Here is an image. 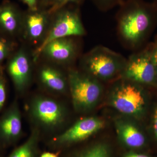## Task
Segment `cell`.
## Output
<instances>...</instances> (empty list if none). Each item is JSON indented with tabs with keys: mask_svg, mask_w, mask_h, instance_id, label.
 Masks as SVG:
<instances>
[{
	"mask_svg": "<svg viewBox=\"0 0 157 157\" xmlns=\"http://www.w3.org/2000/svg\"><path fill=\"white\" fill-rule=\"evenodd\" d=\"M123 0H93L96 7L101 11H107L119 6Z\"/></svg>",
	"mask_w": 157,
	"mask_h": 157,
	"instance_id": "cell-21",
	"label": "cell"
},
{
	"mask_svg": "<svg viewBox=\"0 0 157 157\" xmlns=\"http://www.w3.org/2000/svg\"><path fill=\"white\" fill-rule=\"evenodd\" d=\"M67 76L69 91L75 110L85 113L94 108L103 93L101 82L73 67L68 69Z\"/></svg>",
	"mask_w": 157,
	"mask_h": 157,
	"instance_id": "cell-4",
	"label": "cell"
},
{
	"mask_svg": "<svg viewBox=\"0 0 157 157\" xmlns=\"http://www.w3.org/2000/svg\"><path fill=\"white\" fill-rule=\"evenodd\" d=\"M37 71V81L43 90L51 94L63 95L69 91L67 73L61 67L43 60Z\"/></svg>",
	"mask_w": 157,
	"mask_h": 157,
	"instance_id": "cell-12",
	"label": "cell"
},
{
	"mask_svg": "<svg viewBox=\"0 0 157 157\" xmlns=\"http://www.w3.org/2000/svg\"><path fill=\"white\" fill-rule=\"evenodd\" d=\"M83 1L84 0H53L47 11L49 14L52 15L70 3L79 5L83 2Z\"/></svg>",
	"mask_w": 157,
	"mask_h": 157,
	"instance_id": "cell-20",
	"label": "cell"
},
{
	"mask_svg": "<svg viewBox=\"0 0 157 157\" xmlns=\"http://www.w3.org/2000/svg\"><path fill=\"white\" fill-rule=\"evenodd\" d=\"M153 130L155 137L157 139V108L155 111L154 117Z\"/></svg>",
	"mask_w": 157,
	"mask_h": 157,
	"instance_id": "cell-24",
	"label": "cell"
},
{
	"mask_svg": "<svg viewBox=\"0 0 157 157\" xmlns=\"http://www.w3.org/2000/svg\"><path fill=\"white\" fill-rule=\"evenodd\" d=\"M151 55L157 78V36L155 38L154 42L151 43Z\"/></svg>",
	"mask_w": 157,
	"mask_h": 157,
	"instance_id": "cell-22",
	"label": "cell"
},
{
	"mask_svg": "<svg viewBox=\"0 0 157 157\" xmlns=\"http://www.w3.org/2000/svg\"><path fill=\"white\" fill-rule=\"evenodd\" d=\"M22 116L18 102L15 100L0 114V143L9 145L22 136Z\"/></svg>",
	"mask_w": 157,
	"mask_h": 157,
	"instance_id": "cell-13",
	"label": "cell"
},
{
	"mask_svg": "<svg viewBox=\"0 0 157 157\" xmlns=\"http://www.w3.org/2000/svg\"><path fill=\"white\" fill-rule=\"evenodd\" d=\"M121 78L140 85H151L157 82L151 55V44L134 52L127 59Z\"/></svg>",
	"mask_w": 157,
	"mask_h": 157,
	"instance_id": "cell-9",
	"label": "cell"
},
{
	"mask_svg": "<svg viewBox=\"0 0 157 157\" xmlns=\"http://www.w3.org/2000/svg\"><path fill=\"white\" fill-rule=\"evenodd\" d=\"M104 126V122L101 119L93 117L83 118L55 137L52 143L59 147L80 142L92 136Z\"/></svg>",
	"mask_w": 157,
	"mask_h": 157,
	"instance_id": "cell-11",
	"label": "cell"
},
{
	"mask_svg": "<svg viewBox=\"0 0 157 157\" xmlns=\"http://www.w3.org/2000/svg\"><path fill=\"white\" fill-rule=\"evenodd\" d=\"M23 2L28 6L30 10L35 11L38 9L37 0H22Z\"/></svg>",
	"mask_w": 157,
	"mask_h": 157,
	"instance_id": "cell-23",
	"label": "cell"
},
{
	"mask_svg": "<svg viewBox=\"0 0 157 157\" xmlns=\"http://www.w3.org/2000/svg\"><path fill=\"white\" fill-rule=\"evenodd\" d=\"M28 111L35 128L45 132L57 131L63 125L67 110L62 102L48 96L38 94L31 99Z\"/></svg>",
	"mask_w": 157,
	"mask_h": 157,
	"instance_id": "cell-3",
	"label": "cell"
},
{
	"mask_svg": "<svg viewBox=\"0 0 157 157\" xmlns=\"http://www.w3.org/2000/svg\"><path fill=\"white\" fill-rule=\"evenodd\" d=\"M154 2L155 3V4H156V5L157 6V0H154Z\"/></svg>",
	"mask_w": 157,
	"mask_h": 157,
	"instance_id": "cell-28",
	"label": "cell"
},
{
	"mask_svg": "<svg viewBox=\"0 0 157 157\" xmlns=\"http://www.w3.org/2000/svg\"><path fill=\"white\" fill-rule=\"evenodd\" d=\"M120 53L103 45H98L79 58V70L100 81L120 77L127 62Z\"/></svg>",
	"mask_w": 157,
	"mask_h": 157,
	"instance_id": "cell-2",
	"label": "cell"
},
{
	"mask_svg": "<svg viewBox=\"0 0 157 157\" xmlns=\"http://www.w3.org/2000/svg\"><path fill=\"white\" fill-rule=\"evenodd\" d=\"M24 14L11 2L0 4V32L18 41L20 39Z\"/></svg>",
	"mask_w": 157,
	"mask_h": 157,
	"instance_id": "cell-14",
	"label": "cell"
},
{
	"mask_svg": "<svg viewBox=\"0 0 157 157\" xmlns=\"http://www.w3.org/2000/svg\"><path fill=\"white\" fill-rule=\"evenodd\" d=\"M36 64L33 50L26 44L19 45L6 61L4 67L5 72L9 75L18 94L25 92L30 86Z\"/></svg>",
	"mask_w": 157,
	"mask_h": 157,
	"instance_id": "cell-7",
	"label": "cell"
},
{
	"mask_svg": "<svg viewBox=\"0 0 157 157\" xmlns=\"http://www.w3.org/2000/svg\"><path fill=\"white\" fill-rule=\"evenodd\" d=\"M40 157H59L58 154L51 152H45L40 155Z\"/></svg>",
	"mask_w": 157,
	"mask_h": 157,
	"instance_id": "cell-25",
	"label": "cell"
},
{
	"mask_svg": "<svg viewBox=\"0 0 157 157\" xmlns=\"http://www.w3.org/2000/svg\"><path fill=\"white\" fill-rule=\"evenodd\" d=\"M110 104L118 112L132 117L140 115L145 106V99L140 85L120 78L113 86Z\"/></svg>",
	"mask_w": 157,
	"mask_h": 157,
	"instance_id": "cell-6",
	"label": "cell"
},
{
	"mask_svg": "<svg viewBox=\"0 0 157 157\" xmlns=\"http://www.w3.org/2000/svg\"><path fill=\"white\" fill-rule=\"evenodd\" d=\"M124 157H149L148 156L146 155L143 154H140L135 153H132L128 154L126 155Z\"/></svg>",
	"mask_w": 157,
	"mask_h": 157,
	"instance_id": "cell-26",
	"label": "cell"
},
{
	"mask_svg": "<svg viewBox=\"0 0 157 157\" xmlns=\"http://www.w3.org/2000/svg\"><path fill=\"white\" fill-rule=\"evenodd\" d=\"M86 35V30L78 9L62 8L52 14L50 27L45 39L38 48L33 51L34 61L37 63L40 52L51 41L64 37H82Z\"/></svg>",
	"mask_w": 157,
	"mask_h": 157,
	"instance_id": "cell-5",
	"label": "cell"
},
{
	"mask_svg": "<svg viewBox=\"0 0 157 157\" xmlns=\"http://www.w3.org/2000/svg\"><path fill=\"white\" fill-rule=\"evenodd\" d=\"M52 15L48 11L29 10L24 14L20 39L28 46H35L33 50L42 44L48 33Z\"/></svg>",
	"mask_w": 157,
	"mask_h": 157,
	"instance_id": "cell-10",
	"label": "cell"
},
{
	"mask_svg": "<svg viewBox=\"0 0 157 157\" xmlns=\"http://www.w3.org/2000/svg\"><path fill=\"white\" fill-rule=\"evenodd\" d=\"M40 132L33 129L28 138L14 150L9 157H36Z\"/></svg>",
	"mask_w": 157,
	"mask_h": 157,
	"instance_id": "cell-16",
	"label": "cell"
},
{
	"mask_svg": "<svg viewBox=\"0 0 157 157\" xmlns=\"http://www.w3.org/2000/svg\"><path fill=\"white\" fill-rule=\"evenodd\" d=\"M80 38L64 37L51 41L40 52L38 61L42 59L62 68H72L82 55Z\"/></svg>",
	"mask_w": 157,
	"mask_h": 157,
	"instance_id": "cell-8",
	"label": "cell"
},
{
	"mask_svg": "<svg viewBox=\"0 0 157 157\" xmlns=\"http://www.w3.org/2000/svg\"><path fill=\"white\" fill-rule=\"evenodd\" d=\"M7 81L4 67H0V114L5 107L7 98Z\"/></svg>",
	"mask_w": 157,
	"mask_h": 157,
	"instance_id": "cell-19",
	"label": "cell"
},
{
	"mask_svg": "<svg viewBox=\"0 0 157 157\" xmlns=\"http://www.w3.org/2000/svg\"><path fill=\"white\" fill-rule=\"evenodd\" d=\"M117 12L119 40L126 49L134 52L146 44L157 24V6L144 0H123Z\"/></svg>",
	"mask_w": 157,
	"mask_h": 157,
	"instance_id": "cell-1",
	"label": "cell"
},
{
	"mask_svg": "<svg viewBox=\"0 0 157 157\" xmlns=\"http://www.w3.org/2000/svg\"><path fill=\"white\" fill-rule=\"evenodd\" d=\"M17 40L10 38L0 32V67L18 48Z\"/></svg>",
	"mask_w": 157,
	"mask_h": 157,
	"instance_id": "cell-17",
	"label": "cell"
},
{
	"mask_svg": "<svg viewBox=\"0 0 157 157\" xmlns=\"http://www.w3.org/2000/svg\"><path fill=\"white\" fill-rule=\"evenodd\" d=\"M53 1V0H42V6H50Z\"/></svg>",
	"mask_w": 157,
	"mask_h": 157,
	"instance_id": "cell-27",
	"label": "cell"
},
{
	"mask_svg": "<svg viewBox=\"0 0 157 157\" xmlns=\"http://www.w3.org/2000/svg\"><path fill=\"white\" fill-rule=\"evenodd\" d=\"M77 157H110L108 147L104 144H97L82 152Z\"/></svg>",
	"mask_w": 157,
	"mask_h": 157,
	"instance_id": "cell-18",
	"label": "cell"
},
{
	"mask_svg": "<svg viewBox=\"0 0 157 157\" xmlns=\"http://www.w3.org/2000/svg\"><path fill=\"white\" fill-rule=\"evenodd\" d=\"M116 129L120 139L126 146L132 148H139L144 145V135L135 125L124 120L116 122Z\"/></svg>",
	"mask_w": 157,
	"mask_h": 157,
	"instance_id": "cell-15",
	"label": "cell"
}]
</instances>
